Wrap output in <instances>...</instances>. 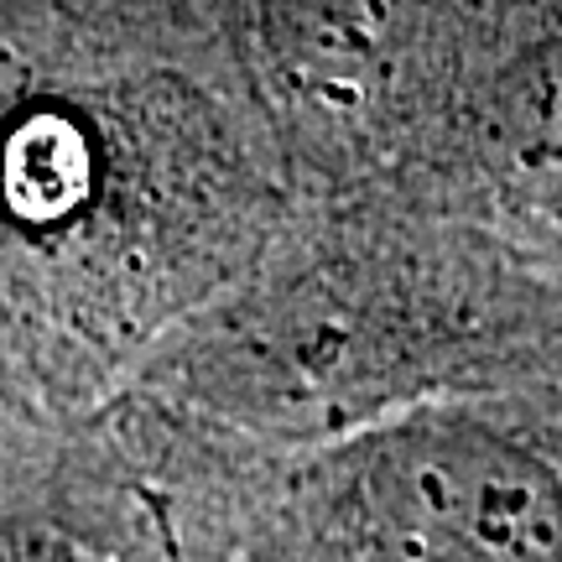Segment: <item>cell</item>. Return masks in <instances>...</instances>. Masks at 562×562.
Here are the masks:
<instances>
[{"label": "cell", "mask_w": 562, "mask_h": 562, "mask_svg": "<svg viewBox=\"0 0 562 562\" xmlns=\"http://www.w3.org/2000/svg\"><path fill=\"white\" fill-rule=\"evenodd\" d=\"M271 79L313 121H364L385 89L381 0H266Z\"/></svg>", "instance_id": "obj_2"}, {"label": "cell", "mask_w": 562, "mask_h": 562, "mask_svg": "<svg viewBox=\"0 0 562 562\" xmlns=\"http://www.w3.org/2000/svg\"><path fill=\"white\" fill-rule=\"evenodd\" d=\"M313 505L328 562H562L558 469L480 422L375 432Z\"/></svg>", "instance_id": "obj_1"}, {"label": "cell", "mask_w": 562, "mask_h": 562, "mask_svg": "<svg viewBox=\"0 0 562 562\" xmlns=\"http://www.w3.org/2000/svg\"><path fill=\"white\" fill-rule=\"evenodd\" d=\"M490 167L521 209L562 214V37L526 47L490 94Z\"/></svg>", "instance_id": "obj_3"}]
</instances>
